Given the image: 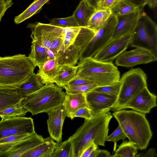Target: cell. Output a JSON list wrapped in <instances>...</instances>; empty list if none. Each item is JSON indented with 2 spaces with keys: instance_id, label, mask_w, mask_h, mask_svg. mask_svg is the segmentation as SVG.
Listing matches in <instances>:
<instances>
[{
  "instance_id": "1",
  "label": "cell",
  "mask_w": 157,
  "mask_h": 157,
  "mask_svg": "<svg viewBox=\"0 0 157 157\" xmlns=\"http://www.w3.org/2000/svg\"><path fill=\"white\" fill-rule=\"evenodd\" d=\"M112 117L109 111L85 119L83 124L68 138L72 144V157H80L83 151L92 142L98 146H105L109 123Z\"/></svg>"
},
{
  "instance_id": "2",
  "label": "cell",
  "mask_w": 157,
  "mask_h": 157,
  "mask_svg": "<svg viewBox=\"0 0 157 157\" xmlns=\"http://www.w3.org/2000/svg\"><path fill=\"white\" fill-rule=\"evenodd\" d=\"M112 115L129 141L138 149H146L153 134L145 114L122 109L115 111Z\"/></svg>"
},
{
  "instance_id": "3",
  "label": "cell",
  "mask_w": 157,
  "mask_h": 157,
  "mask_svg": "<svg viewBox=\"0 0 157 157\" xmlns=\"http://www.w3.org/2000/svg\"><path fill=\"white\" fill-rule=\"evenodd\" d=\"M76 76L89 80L97 86L111 84L119 81L120 73L113 63L98 61L93 57L79 60Z\"/></svg>"
},
{
  "instance_id": "4",
  "label": "cell",
  "mask_w": 157,
  "mask_h": 157,
  "mask_svg": "<svg viewBox=\"0 0 157 157\" xmlns=\"http://www.w3.org/2000/svg\"><path fill=\"white\" fill-rule=\"evenodd\" d=\"M66 92L54 83L44 85L40 89L24 98L21 102L33 115L48 113L64 103Z\"/></svg>"
},
{
  "instance_id": "5",
  "label": "cell",
  "mask_w": 157,
  "mask_h": 157,
  "mask_svg": "<svg viewBox=\"0 0 157 157\" xmlns=\"http://www.w3.org/2000/svg\"><path fill=\"white\" fill-rule=\"evenodd\" d=\"M35 68L25 55L0 56V86L16 87L34 72Z\"/></svg>"
},
{
  "instance_id": "6",
  "label": "cell",
  "mask_w": 157,
  "mask_h": 157,
  "mask_svg": "<svg viewBox=\"0 0 157 157\" xmlns=\"http://www.w3.org/2000/svg\"><path fill=\"white\" fill-rule=\"evenodd\" d=\"M121 86L117 101L111 109L117 111L144 88L147 87V76L140 68L131 69L120 78Z\"/></svg>"
},
{
  "instance_id": "7",
  "label": "cell",
  "mask_w": 157,
  "mask_h": 157,
  "mask_svg": "<svg viewBox=\"0 0 157 157\" xmlns=\"http://www.w3.org/2000/svg\"><path fill=\"white\" fill-rule=\"evenodd\" d=\"M129 46L145 48L157 56V25L144 10L132 33Z\"/></svg>"
},
{
  "instance_id": "8",
  "label": "cell",
  "mask_w": 157,
  "mask_h": 157,
  "mask_svg": "<svg viewBox=\"0 0 157 157\" xmlns=\"http://www.w3.org/2000/svg\"><path fill=\"white\" fill-rule=\"evenodd\" d=\"M95 33L88 27H82L74 43L64 52L58 54L56 59L59 65L75 66L82 51Z\"/></svg>"
},
{
  "instance_id": "9",
  "label": "cell",
  "mask_w": 157,
  "mask_h": 157,
  "mask_svg": "<svg viewBox=\"0 0 157 157\" xmlns=\"http://www.w3.org/2000/svg\"><path fill=\"white\" fill-rule=\"evenodd\" d=\"M117 22V17L111 14L101 28L96 32L84 49L79 60L86 58L93 57L111 40Z\"/></svg>"
},
{
  "instance_id": "10",
  "label": "cell",
  "mask_w": 157,
  "mask_h": 157,
  "mask_svg": "<svg viewBox=\"0 0 157 157\" xmlns=\"http://www.w3.org/2000/svg\"><path fill=\"white\" fill-rule=\"evenodd\" d=\"M35 132L33 120L20 117L0 121V139L13 135H31Z\"/></svg>"
},
{
  "instance_id": "11",
  "label": "cell",
  "mask_w": 157,
  "mask_h": 157,
  "mask_svg": "<svg viewBox=\"0 0 157 157\" xmlns=\"http://www.w3.org/2000/svg\"><path fill=\"white\" fill-rule=\"evenodd\" d=\"M132 34L111 40L93 56L101 62L113 63L130 45Z\"/></svg>"
},
{
  "instance_id": "12",
  "label": "cell",
  "mask_w": 157,
  "mask_h": 157,
  "mask_svg": "<svg viewBox=\"0 0 157 157\" xmlns=\"http://www.w3.org/2000/svg\"><path fill=\"white\" fill-rule=\"evenodd\" d=\"M27 27L32 31L30 37L32 40L37 42L46 48L50 50L54 38L63 34V28L39 22L30 23Z\"/></svg>"
},
{
  "instance_id": "13",
  "label": "cell",
  "mask_w": 157,
  "mask_h": 157,
  "mask_svg": "<svg viewBox=\"0 0 157 157\" xmlns=\"http://www.w3.org/2000/svg\"><path fill=\"white\" fill-rule=\"evenodd\" d=\"M135 48L123 52L115 59V64L119 66L132 67L157 60V56L150 51L143 48Z\"/></svg>"
},
{
  "instance_id": "14",
  "label": "cell",
  "mask_w": 157,
  "mask_h": 157,
  "mask_svg": "<svg viewBox=\"0 0 157 157\" xmlns=\"http://www.w3.org/2000/svg\"><path fill=\"white\" fill-rule=\"evenodd\" d=\"M88 108L92 118L109 111L116 103L117 96L93 90L85 94Z\"/></svg>"
},
{
  "instance_id": "15",
  "label": "cell",
  "mask_w": 157,
  "mask_h": 157,
  "mask_svg": "<svg viewBox=\"0 0 157 157\" xmlns=\"http://www.w3.org/2000/svg\"><path fill=\"white\" fill-rule=\"evenodd\" d=\"M156 100L157 96L151 93L146 87L118 110L130 108L145 114L157 106Z\"/></svg>"
},
{
  "instance_id": "16",
  "label": "cell",
  "mask_w": 157,
  "mask_h": 157,
  "mask_svg": "<svg viewBox=\"0 0 157 157\" xmlns=\"http://www.w3.org/2000/svg\"><path fill=\"white\" fill-rule=\"evenodd\" d=\"M143 8L125 14L117 16V22L111 39L132 34Z\"/></svg>"
},
{
  "instance_id": "17",
  "label": "cell",
  "mask_w": 157,
  "mask_h": 157,
  "mask_svg": "<svg viewBox=\"0 0 157 157\" xmlns=\"http://www.w3.org/2000/svg\"><path fill=\"white\" fill-rule=\"evenodd\" d=\"M47 120L48 131L50 136L57 143L62 142V128L67 113L63 104L47 113Z\"/></svg>"
},
{
  "instance_id": "18",
  "label": "cell",
  "mask_w": 157,
  "mask_h": 157,
  "mask_svg": "<svg viewBox=\"0 0 157 157\" xmlns=\"http://www.w3.org/2000/svg\"><path fill=\"white\" fill-rule=\"evenodd\" d=\"M44 138L36 132L21 141L9 149L1 150V157H22L26 152L42 142Z\"/></svg>"
},
{
  "instance_id": "19",
  "label": "cell",
  "mask_w": 157,
  "mask_h": 157,
  "mask_svg": "<svg viewBox=\"0 0 157 157\" xmlns=\"http://www.w3.org/2000/svg\"><path fill=\"white\" fill-rule=\"evenodd\" d=\"M60 67L56 59H50L43 63L36 74L43 85L53 83V80L58 74Z\"/></svg>"
},
{
  "instance_id": "20",
  "label": "cell",
  "mask_w": 157,
  "mask_h": 157,
  "mask_svg": "<svg viewBox=\"0 0 157 157\" xmlns=\"http://www.w3.org/2000/svg\"><path fill=\"white\" fill-rule=\"evenodd\" d=\"M56 143L50 136L25 153L22 157H51Z\"/></svg>"
},
{
  "instance_id": "21",
  "label": "cell",
  "mask_w": 157,
  "mask_h": 157,
  "mask_svg": "<svg viewBox=\"0 0 157 157\" xmlns=\"http://www.w3.org/2000/svg\"><path fill=\"white\" fill-rule=\"evenodd\" d=\"M64 105L67 117L72 119V115L78 109L87 107L85 94L66 93Z\"/></svg>"
},
{
  "instance_id": "22",
  "label": "cell",
  "mask_w": 157,
  "mask_h": 157,
  "mask_svg": "<svg viewBox=\"0 0 157 157\" xmlns=\"http://www.w3.org/2000/svg\"><path fill=\"white\" fill-rule=\"evenodd\" d=\"M44 86L36 74L33 72L16 88L19 96L23 99L36 92Z\"/></svg>"
},
{
  "instance_id": "23",
  "label": "cell",
  "mask_w": 157,
  "mask_h": 157,
  "mask_svg": "<svg viewBox=\"0 0 157 157\" xmlns=\"http://www.w3.org/2000/svg\"><path fill=\"white\" fill-rule=\"evenodd\" d=\"M16 87L0 86V112L21 101Z\"/></svg>"
},
{
  "instance_id": "24",
  "label": "cell",
  "mask_w": 157,
  "mask_h": 157,
  "mask_svg": "<svg viewBox=\"0 0 157 157\" xmlns=\"http://www.w3.org/2000/svg\"><path fill=\"white\" fill-rule=\"evenodd\" d=\"M95 10L84 0H81L72 15L80 27H87L89 19Z\"/></svg>"
},
{
  "instance_id": "25",
  "label": "cell",
  "mask_w": 157,
  "mask_h": 157,
  "mask_svg": "<svg viewBox=\"0 0 157 157\" xmlns=\"http://www.w3.org/2000/svg\"><path fill=\"white\" fill-rule=\"evenodd\" d=\"M31 43V51L27 57L35 67L40 68L50 59L45 48L35 41L32 40Z\"/></svg>"
},
{
  "instance_id": "26",
  "label": "cell",
  "mask_w": 157,
  "mask_h": 157,
  "mask_svg": "<svg viewBox=\"0 0 157 157\" xmlns=\"http://www.w3.org/2000/svg\"><path fill=\"white\" fill-rule=\"evenodd\" d=\"M77 71V66L65 65L60 66L59 72L53 80V83L63 88L74 78Z\"/></svg>"
},
{
  "instance_id": "27",
  "label": "cell",
  "mask_w": 157,
  "mask_h": 157,
  "mask_svg": "<svg viewBox=\"0 0 157 157\" xmlns=\"http://www.w3.org/2000/svg\"><path fill=\"white\" fill-rule=\"evenodd\" d=\"M111 14L110 10H96L89 19L87 27L93 30L96 33Z\"/></svg>"
},
{
  "instance_id": "28",
  "label": "cell",
  "mask_w": 157,
  "mask_h": 157,
  "mask_svg": "<svg viewBox=\"0 0 157 157\" xmlns=\"http://www.w3.org/2000/svg\"><path fill=\"white\" fill-rule=\"evenodd\" d=\"M49 0H34L25 10L15 17V23L16 24L20 23L38 13L43 6Z\"/></svg>"
},
{
  "instance_id": "29",
  "label": "cell",
  "mask_w": 157,
  "mask_h": 157,
  "mask_svg": "<svg viewBox=\"0 0 157 157\" xmlns=\"http://www.w3.org/2000/svg\"><path fill=\"white\" fill-rule=\"evenodd\" d=\"M139 8L127 0H117L110 10L112 14L117 17L133 12Z\"/></svg>"
},
{
  "instance_id": "30",
  "label": "cell",
  "mask_w": 157,
  "mask_h": 157,
  "mask_svg": "<svg viewBox=\"0 0 157 157\" xmlns=\"http://www.w3.org/2000/svg\"><path fill=\"white\" fill-rule=\"evenodd\" d=\"M21 101L16 105L0 112V117L2 119L24 117L28 112L23 106Z\"/></svg>"
},
{
  "instance_id": "31",
  "label": "cell",
  "mask_w": 157,
  "mask_h": 157,
  "mask_svg": "<svg viewBox=\"0 0 157 157\" xmlns=\"http://www.w3.org/2000/svg\"><path fill=\"white\" fill-rule=\"evenodd\" d=\"M137 149L129 141H124L115 151L112 157H135Z\"/></svg>"
},
{
  "instance_id": "32",
  "label": "cell",
  "mask_w": 157,
  "mask_h": 157,
  "mask_svg": "<svg viewBox=\"0 0 157 157\" xmlns=\"http://www.w3.org/2000/svg\"><path fill=\"white\" fill-rule=\"evenodd\" d=\"M51 157H72V144L69 138L63 142L56 143Z\"/></svg>"
},
{
  "instance_id": "33",
  "label": "cell",
  "mask_w": 157,
  "mask_h": 157,
  "mask_svg": "<svg viewBox=\"0 0 157 157\" xmlns=\"http://www.w3.org/2000/svg\"><path fill=\"white\" fill-rule=\"evenodd\" d=\"M82 27L64 28L63 32L64 49L65 51L75 41Z\"/></svg>"
},
{
  "instance_id": "34",
  "label": "cell",
  "mask_w": 157,
  "mask_h": 157,
  "mask_svg": "<svg viewBox=\"0 0 157 157\" xmlns=\"http://www.w3.org/2000/svg\"><path fill=\"white\" fill-rule=\"evenodd\" d=\"M31 135H13L1 139H0V150L2 151L7 150Z\"/></svg>"
},
{
  "instance_id": "35",
  "label": "cell",
  "mask_w": 157,
  "mask_h": 157,
  "mask_svg": "<svg viewBox=\"0 0 157 157\" xmlns=\"http://www.w3.org/2000/svg\"><path fill=\"white\" fill-rule=\"evenodd\" d=\"M49 24L63 28L80 27L73 15L64 18H53L51 20Z\"/></svg>"
},
{
  "instance_id": "36",
  "label": "cell",
  "mask_w": 157,
  "mask_h": 157,
  "mask_svg": "<svg viewBox=\"0 0 157 157\" xmlns=\"http://www.w3.org/2000/svg\"><path fill=\"white\" fill-rule=\"evenodd\" d=\"M121 82L119 81L115 83L106 86H97L92 90L107 94L118 96L120 89Z\"/></svg>"
},
{
  "instance_id": "37",
  "label": "cell",
  "mask_w": 157,
  "mask_h": 157,
  "mask_svg": "<svg viewBox=\"0 0 157 157\" xmlns=\"http://www.w3.org/2000/svg\"><path fill=\"white\" fill-rule=\"evenodd\" d=\"M97 86L95 84H92L75 86H65L62 88L65 90L66 93L85 94Z\"/></svg>"
},
{
  "instance_id": "38",
  "label": "cell",
  "mask_w": 157,
  "mask_h": 157,
  "mask_svg": "<svg viewBox=\"0 0 157 157\" xmlns=\"http://www.w3.org/2000/svg\"><path fill=\"white\" fill-rule=\"evenodd\" d=\"M63 35L55 37L52 40L50 49L55 54H57L63 51Z\"/></svg>"
},
{
  "instance_id": "39",
  "label": "cell",
  "mask_w": 157,
  "mask_h": 157,
  "mask_svg": "<svg viewBox=\"0 0 157 157\" xmlns=\"http://www.w3.org/2000/svg\"><path fill=\"white\" fill-rule=\"evenodd\" d=\"M127 138L126 136L123 131L121 127L118 125L117 128L110 135L106 137V141L116 143L120 140H124Z\"/></svg>"
},
{
  "instance_id": "40",
  "label": "cell",
  "mask_w": 157,
  "mask_h": 157,
  "mask_svg": "<svg viewBox=\"0 0 157 157\" xmlns=\"http://www.w3.org/2000/svg\"><path fill=\"white\" fill-rule=\"evenodd\" d=\"M75 117H80L85 119H89L92 118L90 109L87 107H84L78 109L72 116V119Z\"/></svg>"
},
{
  "instance_id": "41",
  "label": "cell",
  "mask_w": 157,
  "mask_h": 157,
  "mask_svg": "<svg viewBox=\"0 0 157 157\" xmlns=\"http://www.w3.org/2000/svg\"><path fill=\"white\" fill-rule=\"evenodd\" d=\"M92 84L94 83L89 80L76 76L66 86H75Z\"/></svg>"
},
{
  "instance_id": "42",
  "label": "cell",
  "mask_w": 157,
  "mask_h": 157,
  "mask_svg": "<svg viewBox=\"0 0 157 157\" xmlns=\"http://www.w3.org/2000/svg\"><path fill=\"white\" fill-rule=\"evenodd\" d=\"M13 4L12 0H0V22L6 11Z\"/></svg>"
},
{
  "instance_id": "43",
  "label": "cell",
  "mask_w": 157,
  "mask_h": 157,
  "mask_svg": "<svg viewBox=\"0 0 157 157\" xmlns=\"http://www.w3.org/2000/svg\"><path fill=\"white\" fill-rule=\"evenodd\" d=\"M109 152L106 150L100 149L98 147L94 150L89 157H111Z\"/></svg>"
},
{
  "instance_id": "44",
  "label": "cell",
  "mask_w": 157,
  "mask_h": 157,
  "mask_svg": "<svg viewBox=\"0 0 157 157\" xmlns=\"http://www.w3.org/2000/svg\"><path fill=\"white\" fill-rule=\"evenodd\" d=\"M117 0H103L99 4L97 9L110 10L114 5ZM96 9V10H97Z\"/></svg>"
},
{
  "instance_id": "45",
  "label": "cell",
  "mask_w": 157,
  "mask_h": 157,
  "mask_svg": "<svg viewBox=\"0 0 157 157\" xmlns=\"http://www.w3.org/2000/svg\"><path fill=\"white\" fill-rule=\"evenodd\" d=\"M98 147V146L94 142H92L83 151L80 157H89L92 152Z\"/></svg>"
},
{
  "instance_id": "46",
  "label": "cell",
  "mask_w": 157,
  "mask_h": 157,
  "mask_svg": "<svg viewBox=\"0 0 157 157\" xmlns=\"http://www.w3.org/2000/svg\"><path fill=\"white\" fill-rule=\"evenodd\" d=\"M139 8H143L147 0H127Z\"/></svg>"
},
{
  "instance_id": "47",
  "label": "cell",
  "mask_w": 157,
  "mask_h": 157,
  "mask_svg": "<svg viewBox=\"0 0 157 157\" xmlns=\"http://www.w3.org/2000/svg\"><path fill=\"white\" fill-rule=\"evenodd\" d=\"M155 150L153 148L149 149L143 156V157H156Z\"/></svg>"
},
{
  "instance_id": "48",
  "label": "cell",
  "mask_w": 157,
  "mask_h": 157,
  "mask_svg": "<svg viewBox=\"0 0 157 157\" xmlns=\"http://www.w3.org/2000/svg\"><path fill=\"white\" fill-rule=\"evenodd\" d=\"M90 6L93 7L96 10L98 6V0H84Z\"/></svg>"
},
{
  "instance_id": "49",
  "label": "cell",
  "mask_w": 157,
  "mask_h": 157,
  "mask_svg": "<svg viewBox=\"0 0 157 157\" xmlns=\"http://www.w3.org/2000/svg\"><path fill=\"white\" fill-rule=\"evenodd\" d=\"M157 0H147L146 4L151 9H155L156 6Z\"/></svg>"
},
{
  "instance_id": "50",
  "label": "cell",
  "mask_w": 157,
  "mask_h": 157,
  "mask_svg": "<svg viewBox=\"0 0 157 157\" xmlns=\"http://www.w3.org/2000/svg\"><path fill=\"white\" fill-rule=\"evenodd\" d=\"M103 0H98V5L100 4L101 2V1H102ZM98 7V6H97Z\"/></svg>"
}]
</instances>
